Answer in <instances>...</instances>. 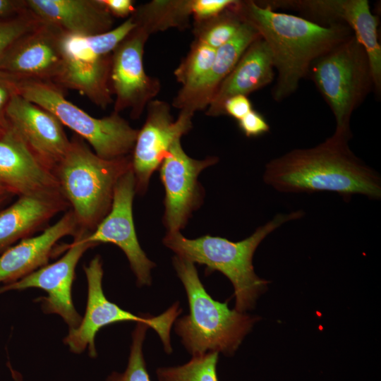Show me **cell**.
<instances>
[{
  "label": "cell",
  "instance_id": "cell-1",
  "mask_svg": "<svg viewBox=\"0 0 381 381\" xmlns=\"http://www.w3.org/2000/svg\"><path fill=\"white\" fill-rule=\"evenodd\" d=\"M235 8L267 43L277 71L272 90L282 102L295 92L320 56L353 35L343 23L322 25L303 17L281 13L255 1H237Z\"/></svg>",
  "mask_w": 381,
  "mask_h": 381
},
{
  "label": "cell",
  "instance_id": "cell-2",
  "mask_svg": "<svg viewBox=\"0 0 381 381\" xmlns=\"http://www.w3.org/2000/svg\"><path fill=\"white\" fill-rule=\"evenodd\" d=\"M351 135L334 133L320 145L295 149L271 160L264 181L286 193L331 191L346 200L354 194L370 199L381 197V180L350 150Z\"/></svg>",
  "mask_w": 381,
  "mask_h": 381
},
{
  "label": "cell",
  "instance_id": "cell-3",
  "mask_svg": "<svg viewBox=\"0 0 381 381\" xmlns=\"http://www.w3.org/2000/svg\"><path fill=\"white\" fill-rule=\"evenodd\" d=\"M303 211L278 214L258 227L249 237L237 242L219 236L205 235L195 239L184 237L180 231L167 232L165 246L176 255L193 263L205 265V274L218 271L226 276L234 289L235 310L245 313L254 308L256 300L267 287L268 281L255 272L253 258L262 240L279 226L300 219Z\"/></svg>",
  "mask_w": 381,
  "mask_h": 381
},
{
  "label": "cell",
  "instance_id": "cell-4",
  "mask_svg": "<svg viewBox=\"0 0 381 381\" xmlns=\"http://www.w3.org/2000/svg\"><path fill=\"white\" fill-rule=\"evenodd\" d=\"M173 266L186 292L189 314L176 319L174 331L192 355L210 351L232 356L259 320L214 300L200 282L195 264L175 255Z\"/></svg>",
  "mask_w": 381,
  "mask_h": 381
},
{
  "label": "cell",
  "instance_id": "cell-5",
  "mask_svg": "<svg viewBox=\"0 0 381 381\" xmlns=\"http://www.w3.org/2000/svg\"><path fill=\"white\" fill-rule=\"evenodd\" d=\"M131 169V155L104 159L78 135L72 137L68 150L54 174L80 229L92 232L105 217L118 181Z\"/></svg>",
  "mask_w": 381,
  "mask_h": 381
},
{
  "label": "cell",
  "instance_id": "cell-6",
  "mask_svg": "<svg viewBox=\"0 0 381 381\" xmlns=\"http://www.w3.org/2000/svg\"><path fill=\"white\" fill-rule=\"evenodd\" d=\"M7 78L17 94L51 112L63 126L87 141L99 157L111 159L133 151L138 130L120 114L113 111L95 118L68 101L64 90L52 82Z\"/></svg>",
  "mask_w": 381,
  "mask_h": 381
},
{
  "label": "cell",
  "instance_id": "cell-7",
  "mask_svg": "<svg viewBox=\"0 0 381 381\" xmlns=\"http://www.w3.org/2000/svg\"><path fill=\"white\" fill-rule=\"evenodd\" d=\"M308 75L335 117L334 133L351 134L352 113L373 89L368 56L354 35L317 58Z\"/></svg>",
  "mask_w": 381,
  "mask_h": 381
},
{
  "label": "cell",
  "instance_id": "cell-8",
  "mask_svg": "<svg viewBox=\"0 0 381 381\" xmlns=\"http://www.w3.org/2000/svg\"><path fill=\"white\" fill-rule=\"evenodd\" d=\"M135 27L129 17L109 32L93 36L63 32L62 68L55 84L79 92L106 109L113 102L110 84L112 52Z\"/></svg>",
  "mask_w": 381,
  "mask_h": 381
},
{
  "label": "cell",
  "instance_id": "cell-9",
  "mask_svg": "<svg viewBox=\"0 0 381 381\" xmlns=\"http://www.w3.org/2000/svg\"><path fill=\"white\" fill-rule=\"evenodd\" d=\"M87 283V299L85 315L80 325L64 338V344L71 351L80 353L88 350L92 358L97 356L95 339L97 333L104 327L123 322H144L159 335L167 353L172 352L170 332L177 317L181 313L179 302L174 303L162 314L137 315L120 308L105 296L102 289V261L95 255L87 265H84Z\"/></svg>",
  "mask_w": 381,
  "mask_h": 381
},
{
  "label": "cell",
  "instance_id": "cell-10",
  "mask_svg": "<svg viewBox=\"0 0 381 381\" xmlns=\"http://www.w3.org/2000/svg\"><path fill=\"white\" fill-rule=\"evenodd\" d=\"M262 4L275 8L300 11L319 24L343 23L352 30L369 59L373 90H381V47L378 40L379 19L370 11L368 0H274Z\"/></svg>",
  "mask_w": 381,
  "mask_h": 381
},
{
  "label": "cell",
  "instance_id": "cell-11",
  "mask_svg": "<svg viewBox=\"0 0 381 381\" xmlns=\"http://www.w3.org/2000/svg\"><path fill=\"white\" fill-rule=\"evenodd\" d=\"M149 36L135 26L111 54L110 84L115 95L113 111L120 114L129 109L133 119L142 115L161 89L159 80L148 75L143 67L144 47Z\"/></svg>",
  "mask_w": 381,
  "mask_h": 381
},
{
  "label": "cell",
  "instance_id": "cell-12",
  "mask_svg": "<svg viewBox=\"0 0 381 381\" xmlns=\"http://www.w3.org/2000/svg\"><path fill=\"white\" fill-rule=\"evenodd\" d=\"M90 231L80 229L74 241L66 245V253L57 261L47 264L22 279L5 284L0 294L11 290L38 288L44 290L47 296L37 299L46 313L60 315L69 329L76 328L82 318L75 310L72 299V285L75 270L85 252L97 245L85 241Z\"/></svg>",
  "mask_w": 381,
  "mask_h": 381
},
{
  "label": "cell",
  "instance_id": "cell-13",
  "mask_svg": "<svg viewBox=\"0 0 381 381\" xmlns=\"http://www.w3.org/2000/svg\"><path fill=\"white\" fill-rule=\"evenodd\" d=\"M135 179L132 169L118 181L114 191L111 209L96 228L85 236V241L95 245L110 243L125 253L136 277L138 286L152 284L151 261L138 242L133 218V200Z\"/></svg>",
  "mask_w": 381,
  "mask_h": 381
},
{
  "label": "cell",
  "instance_id": "cell-14",
  "mask_svg": "<svg viewBox=\"0 0 381 381\" xmlns=\"http://www.w3.org/2000/svg\"><path fill=\"white\" fill-rule=\"evenodd\" d=\"M147 117L138 131L131 155L135 192L144 193L153 172L159 167L172 143L192 128L193 116L179 112L174 121L170 104L152 99L147 106Z\"/></svg>",
  "mask_w": 381,
  "mask_h": 381
},
{
  "label": "cell",
  "instance_id": "cell-15",
  "mask_svg": "<svg viewBox=\"0 0 381 381\" xmlns=\"http://www.w3.org/2000/svg\"><path fill=\"white\" fill-rule=\"evenodd\" d=\"M218 162L217 157L204 159L190 157L183 150L181 139L175 140L162 162L160 177L165 189L164 224L168 232L179 231L190 214L200 206V173Z\"/></svg>",
  "mask_w": 381,
  "mask_h": 381
},
{
  "label": "cell",
  "instance_id": "cell-16",
  "mask_svg": "<svg viewBox=\"0 0 381 381\" xmlns=\"http://www.w3.org/2000/svg\"><path fill=\"white\" fill-rule=\"evenodd\" d=\"M63 31L41 21L23 35L0 60V73L20 80H37L55 83L62 68Z\"/></svg>",
  "mask_w": 381,
  "mask_h": 381
},
{
  "label": "cell",
  "instance_id": "cell-17",
  "mask_svg": "<svg viewBox=\"0 0 381 381\" xmlns=\"http://www.w3.org/2000/svg\"><path fill=\"white\" fill-rule=\"evenodd\" d=\"M6 119L32 154L54 173L71 145L58 119L17 93L10 100Z\"/></svg>",
  "mask_w": 381,
  "mask_h": 381
},
{
  "label": "cell",
  "instance_id": "cell-18",
  "mask_svg": "<svg viewBox=\"0 0 381 381\" xmlns=\"http://www.w3.org/2000/svg\"><path fill=\"white\" fill-rule=\"evenodd\" d=\"M0 188L18 197L63 195L53 171L40 162L9 125L0 135Z\"/></svg>",
  "mask_w": 381,
  "mask_h": 381
},
{
  "label": "cell",
  "instance_id": "cell-19",
  "mask_svg": "<svg viewBox=\"0 0 381 381\" xmlns=\"http://www.w3.org/2000/svg\"><path fill=\"white\" fill-rule=\"evenodd\" d=\"M80 231L75 216L71 208L54 224L40 234L18 241L0 254V283L18 281L48 264L54 253L64 251L57 242L66 236L73 238Z\"/></svg>",
  "mask_w": 381,
  "mask_h": 381
},
{
  "label": "cell",
  "instance_id": "cell-20",
  "mask_svg": "<svg viewBox=\"0 0 381 381\" xmlns=\"http://www.w3.org/2000/svg\"><path fill=\"white\" fill-rule=\"evenodd\" d=\"M259 37L258 31L243 21L236 35L217 49L214 61L207 73L193 87L179 90L173 99V107L193 116L196 111L206 109L220 84Z\"/></svg>",
  "mask_w": 381,
  "mask_h": 381
},
{
  "label": "cell",
  "instance_id": "cell-21",
  "mask_svg": "<svg viewBox=\"0 0 381 381\" xmlns=\"http://www.w3.org/2000/svg\"><path fill=\"white\" fill-rule=\"evenodd\" d=\"M28 9L42 21L63 32L97 35L113 29L114 17L100 0H26Z\"/></svg>",
  "mask_w": 381,
  "mask_h": 381
},
{
  "label": "cell",
  "instance_id": "cell-22",
  "mask_svg": "<svg viewBox=\"0 0 381 381\" xmlns=\"http://www.w3.org/2000/svg\"><path fill=\"white\" fill-rule=\"evenodd\" d=\"M272 57L265 41L259 37L245 51L234 69L220 84L205 109L209 116L224 115V105L230 97L248 96L271 83L274 78Z\"/></svg>",
  "mask_w": 381,
  "mask_h": 381
},
{
  "label": "cell",
  "instance_id": "cell-23",
  "mask_svg": "<svg viewBox=\"0 0 381 381\" xmlns=\"http://www.w3.org/2000/svg\"><path fill=\"white\" fill-rule=\"evenodd\" d=\"M69 204L62 195H23L0 210V254L30 237Z\"/></svg>",
  "mask_w": 381,
  "mask_h": 381
},
{
  "label": "cell",
  "instance_id": "cell-24",
  "mask_svg": "<svg viewBox=\"0 0 381 381\" xmlns=\"http://www.w3.org/2000/svg\"><path fill=\"white\" fill-rule=\"evenodd\" d=\"M191 0H153L135 8L130 16L149 35L170 28L186 29L192 16Z\"/></svg>",
  "mask_w": 381,
  "mask_h": 381
},
{
  "label": "cell",
  "instance_id": "cell-25",
  "mask_svg": "<svg viewBox=\"0 0 381 381\" xmlns=\"http://www.w3.org/2000/svg\"><path fill=\"white\" fill-rule=\"evenodd\" d=\"M235 2L227 9L211 18L194 23L195 41L214 49L229 42L238 32L243 20L235 8Z\"/></svg>",
  "mask_w": 381,
  "mask_h": 381
},
{
  "label": "cell",
  "instance_id": "cell-26",
  "mask_svg": "<svg viewBox=\"0 0 381 381\" xmlns=\"http://www.w3.org/2000/svg\"><path fill=\"white\" fill-rule=\"evenodd\" d=\"M218 358L217 351L192 356V358L182 365L158 368L156 375L159 381H219Z\"/></svg>",
  "mask_w": 381,
  "mask_h": 381
},
{
  "label": "cell",
  "instance_id": "cell-27",
  "mask_svg": "<svg viewBox=\"0 0 381 381\" xmlns=\"http://www.w3.org/2000/svg\"><path fill=\"white\" fill-rule=\"evenodd\" d=\"M214 49L194 40L188 54L175 69L174 74L181 88L197 84L209 71L216 56Z\"/></svg>",
  "mask_w": 381,
  "mask_h": 381
},
{
  "label": "cell",
  "instance_id": "cell-28",
  "mask_svg": "<svg viewBox=\"0 0 381 381\" xmlns=\"http://www.w3.org/2000/svg\"><path fill=\"white\" fill-rule=\"evenodd\" d=\"M149 328L146 322H136L125 371L111 373L106 381H150L143 353V344Z\"/></svg>",
  "mask_w": 381,
  "mask_h": 381
},
{
  "label": "cell",
  "instance_id": "cell-29",
  "mask_svg": "<svg viewBox=\"0 0 381 381\" xmlns=\"http://www.w3.org/2000/svg\"><path fill=\"white\" fill-rule=\"evenodd\" d=\"M41 21L28 8L20 14L0 18V60L16 40Z\"/></svg>",
  "mask_w": 381,
  "mask_h": 381
},
{
  "label": "cell",
  "instance_id": "cell-30",
  "mask_svg": "<svg viewBox=\"0 0 381 381\" xmlns=\"http://www.w3.org/2000/svg\"><path fill=\"white\" fill-rule=\"evenodd\" d=\"M236 0H191L190 8L195 22L214 17L231 6Z\"/></svg>",
  "mask_w": 381,
  "mask_h": 381
},
{
  "label": "cell",
  "instance_id": "cell-31",
  "mask_svg": "<svg viewBox=\"0 0 381 381\" xmlns=\"http://www.w3.org/2000/svg\"><path fill=\"white\" fill-rule=\"evenodd\" d=\"M238 127L247 137H256L268 133L270 126L265 117L252 109L248 114L238 121Z\"/></svg>",
  "mask_w": 381,
  "mask_h": 381
},
{
  "label": "cell",
  "instance_id": "cell-32",
  "mask_svg": "<svg viewBox=\"0 0 381 381\" xmlns=\"http://www.w3.org/2000/svg\"><path fill=\"white\" fill-rule=\"evenodd\" d=\"M16 93L11 81L0 73V135L8 127L6 110L12 96Z\"/></svg>",
  "mask_w": 381,
  "mask_h": 381
},
{
  "label": "cell",
  "instance_id": "cell-33",
  "mask_svg": "<svg viewBox=\"0 0 381 381\" xmlns=\"http://www.w3.org/2000/svg\"><path fill=\"white\" fill-rule=\"evenodd\" d=\"M252 104L247 96L238 95L229 98L224 103V115H229L239 121L251 110Z\"/></svg>",
  "mask_w": 381,
  "mask_h": 381
},
{
  "label": "cell",
  "instance_id": "cell-34",
  "mask_svg": "<svg viewBox=\"0 0 381 381\" xmlns=\"http://www.w3.org/2000/svg\"><path fill=\"white\" fill-rule=\"evenodd\" d=\"M111 15L118 18H129L135 11L132 0H100Z\"/></svg>",
  "mask_w": 381,
  "mask_h": 381
},
{
  "label": "cell",
  "instance_id": "cell-35",
  "mask_svg": "<svg viewBox=\"0 0 381 381\" xmlns=\"http://www.w3.org/2000/svg\"><path fill=\"white\" fill-rule=\"evenodd\" d=\"M28 8L26 0H0V18L20 14Z\"/></svg>",
  "mask_w": 381,
  "mask_h": 381
},
{
  "label": "cell",
  "instance_id": "cell-36",
  "mask_svg": "<svg viewBox=\"0 0 381 381\" xmlns=\"http://www.w3.org/2000/svg\"><path fill=\"white\" fill-rule=\"evenodd\" d=\"M12 196L13 195L11 193L0 188V210L2 209V207L4 206Z\"/></svg>",
  "mask_w": 381,
  "mask_h": 381
},
{
  "label": "cell",
  "instance_id": "cell-37",
  "mask_svg": "<svg viewBox=\"0 0 381 381\" xmlns=\"http://www.w3.org/2000/svg\"><path fill=\"white\" fill-rule=\"evenodd\" d=\"M7 365H8V369L10 370V372H11V376H12V378H13V381H23L21 374L18 371L15 370L11 366V363L9 362L7 363Z\"/></svg>",
  "mask_w": 381,
  "mask_h": 381
}]
</instances>
